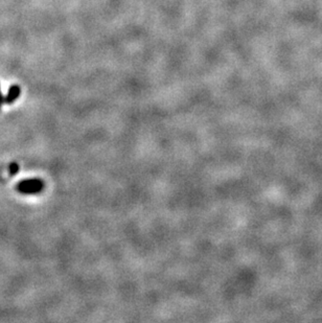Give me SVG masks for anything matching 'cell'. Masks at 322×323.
Wrapping results in <instances>:
<instances>
[{"mask_svg": "<svg viewBox=\"0 0 322 323\" xmlns=\"http://www.w3.org/2000/svg\"><path fill=\"white\" fill-rule=\"evenodd\" d=\"M21 87L19 85H12L9 87L6 97H4V103L7 105H12L21 96Z\"/></svg>", "mask_w": 322, "mask_h": 323, "instance_id": "cell-1", "label": "cell"}, {"mask_svg": "<svg viewBox=\"0 0 322 323\" xmlns=\"http://www.w3.org/2000/svg\"><path fill=\"white\" fill-rule=\"evenodd\" d=\"M3 104H4V97H3V94H2L1 89H0V111H1V108H2Z\"/></svg>", "mask_w": 322, "mask_h": 323, "instance_id": "cell-5", "label": "cell"}, {"mask_svg": "<svg viewBox=\"0 0 322 323\" xmlns=\"http://www.w3.org/2000/svg\"><path fill=\"white\" fill-rule=\"evenodd\" d=\"M19 169H20V166H19V164L17 162H13V163L9 164L8 173H9V175H11V176H15L19 172Z\"/></svg>", "mask_w": 322, "mask_h": 323, "instance_id": "cell-4", "label": "cell"}, {"mask_svg": "<svg viewBox=\"0 0 322 323\" xmlns=\"http://www.w3.org/2000/svg\"><path fill=\"white\" fill-rule=\"evenodd\" d=\"M37 185H44V182L39 178H32V179H24L21 182H19L16 185V189L22 188V187H30V186H37Z\"/></svg>", "mask_w": 322, "mask_h": 323, "instance_id": "cell-2", "label": "cell"}, {"mask_svg": "<svg viewBox=\"0 0 322 323\" xmlns=\"http://www.w3.org/2000/svg\"><path fill=\"white\" fill-rule=\"evenodd\" d=\"M43 188L44 185H37V186L18 188L17 192H19L22 195H36V194H40L43 191Z\"/></svg>", "mask_w": 322, "mask_h": 323, "instance_id": "cell-3", "label": "cell"}]
</instances>
